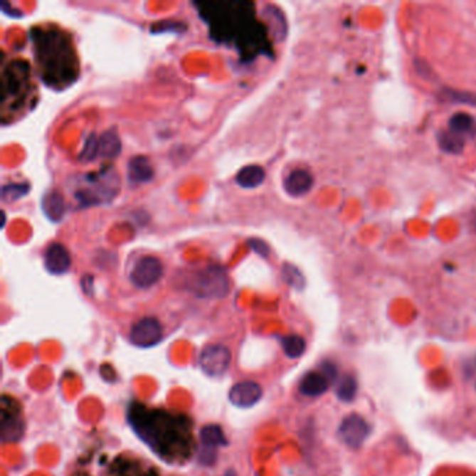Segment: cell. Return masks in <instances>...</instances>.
I'll use <instances>...</instances> for the list:
<instances>
[{
    "mask_svg": "<svg viewBox=\"0 0 476 476\" xmlns=\"http://www.w3.org/2000/svg\"><path fill=\"white\" fill-rule=\"evenodd\" d=\"M122 151L120 139L115 132H105L98 139V155L102 158H116Z\"/></svg>",
    "mask_w": 476,
    "mask_h": 476,
    "instance_id": "obj_17",
    "label": "cell"
},
{
    "mask_svg": "<svg viewBox=\"0 0 476 476\" xmlns=\"http://www.w3.org/2000/svg\"><path fill=\"white\" fill-rule=\"evenodd\" d=\"M438 142L440 148L448 154H460L465 147V140L458 134L453 133L451 130L440 132L438 134Z\"/></svg>",
    "mask_w": 476,
    "mask_h": 476,
    "instance_id": "obj_18",
    "label": "cell"
},
{
    "mask_svg": "<svg viewBox=\"0 0 476 476\" xmlns=\"http://www.w3.org/2000/svg\"><path fill=\"white\" fill-rule=\"evenodd\" d=\"M338 435L348 447L359 448L370 435V426L361 415H349L341 422Z\"/></svg>",
    "mask_w": 476,
    "mask_h": 476,
    "instance_id": "obj_6",
    "label": "cell"
},
{
    "mask_svg": "<svg viewBox=\"0 0 476 476\" xmlns=\"http://www.w3.org/2000/svg\"><path fill=\"white\" fill-rule=\"evenodd\" d=\"M97 155H98V139L95 136H91L85 143V147L81 152L80 159L81 161H92Z\"/></svg>",
    "mask_w": 476,
    "mask_h": 476,
    "instance_id": "obj_25",
    "label": "cell"
},
{
    "mask_svg": "<svg viewBox=\"0 0 476 476\" xmlns=\"http://www.w3.org/2000/svg\"><path fill=\"white\" fill-rule=\"evenodd\" d=\"M448 130L458 134L464 140L472 139L476 136V119L465 112L455 113L448 120Z\"/></svg>",
    "mask_w": 476,
    "mask_h": 476,
    "instance_id": "obj_12",
    "label": "cell"
},
{
    "mask_svg": "<svg viewBox=\"0 0 476 476\" xmlns=\"http://www.w3.org/2000/svg\"><path fill=\"white\" fill-rule=\"evenodd\" d=\"M282 274H284L285 281H287L291 287L296 288V290H303V287H305V278H303L302 273H300L295 265L285 264V265H284V270H282Z\"/></svg>",
    "mask_w": 476,
    "mask_h": 476,
    "instance_id": "obj_23",
    "label": "cell"
},
{
    "mask_svg": "<svg viewBox=\"0 0 476 476\" xmlns=\"http://www.w3.org/2000/svg\"><path fill=\"white\" fill-rule=\"evenodd\" d=\"M36 48L42 78L51 87H65L77 77V59L68 37L58 31H39Z\"/></svg>",
    "mask_w": 476,
    "mask_h": 476,
    "instance_id": "obj_1",
    "label": "cell"
},
{
    "mask_svg": "<svg viewBox=\"0 0 476 476\" xmlns=\"http://www.w3.org/2000/svg\"><path fill=\"white\" fill-rule=\"evenodd\" d=\"M24 435V423L16 415H3L1 421V440L4 443H16Z\"/></svg>",
    "mask_w": 476,
    "mask_h": 476,
    "instance_id": "obj_16",
    "label": "cell"
},
{
    "mask_svg": "<svg viewBox=\"0 0 476 476\" xmlns=\"http://www.w3.org/2000/svg\"><path fill=\"white\" fill-rule=\"evenodd\" d=\"M30 191V186L27 184H10L3 187L1 197L4 201H16L26 196Z\"/></svg>",
    "mask_w": 476,
    "mask_h": 476,
    "instance_id": "obj_22",
    "label": "cell"
},
{
    "mask_svg": "<svg viewBox=\"0 0 476 476\" xmlns=\"http://www.w3.org/2000/svg\"><path fill=\"white\" fill-rule=\"evenodd\" d=\"M313 187V176L306 169H295L284 181L285 191L292 197H300Z\"/></svg>",
    "mask_w": 476,
    "mask_h": 476,
    "instance_id": "obj_10",
    "label": "cell"
},
{
    "mask_svg": "<svg viewBox=\"0 0 476 476\" xmlns=\"http://www.w3.org/2000/svg\"><path fill=\"white\" fill-rule=\"evenodd\" d=\"M127 176L132 184H146L154 176V169L148 158L139 155L133 157L127 165Z\"/></svg>",
    "mask_w": 476,
    "mask_h": 476,
    "instance_id": "obj_13",
    "label": "cell"
},
{
    "mask_svg": "<svg viewBox=\"0 0 476 476\" xmlns=\"http://www.w3.org/2000/svg\"><path fill=\"white\" fill-rule=\"evenodd\" d=\"M225 476H236V474H235V472H233V471H231V470H229V471H228V472H226V475H225Z\"/></svg>",
    "mask_w": 476,
    "mask_h": 476,
    "instance_id": "obj_26",
    "label": "cell"
},
{
    "mask_svg": "<svg viewBox=\"0 0 476 476\" xmlns=\"http://www.w3.org/2000/svg\"><path fill=\"white\" fill-rule=\"evenodd\" d=\"M200 440L207 448H216L226 444V438L218 425L204 426L200 432Z\"/></svg>",
    "mask_w": 476,
    "mask_h": 476,
    "instance_id": "obj_20",
    "label": "cell"
},
{
    "mask_svg": "<svg viewBox=\"0 0 476 476\" xmlns=\"http://www.w3.org/2000/svg\"><path fill=\"white\" fill-rule=\"evenodd\" d=\"M445 98H447L450 102L465 104V105L476 107V94H472V92L455 91V90H447V91H445Z\"/></svg>",
    "mask_w": 476,
    "mask_h": 476,
    "instance_id": "obj_24",
    "label": "cell"
},
{
    "mask_svg": "<svg viewBox=\"0 0 476 476\" xmlns=\"http://www.w3.org/2000/svg\"><path fill=\"white\" fill-rule=\"evenodd\" d=\"M85 182L88 186L75 193L77 200L83 206H92L102 201H110L113 200L119 189V181L113 169L102 171L98 174H90L87 175Z\"/></svg>",
    "mask_w": 476,
    "mask_h": 476,
    "instance_id": "obj_2",
    "label": "cell"
},
{
    "mask_svg": "<svg viewBox=\"0 0 476 476\" xmlns=\"http://www.w3.org/2000/svg\"><path fill=\"white\" fill-rule=\"evenodd\" d=\"M162 326L154 317H146L139 320L130 331V341L136 347L149 348L157 345L162 339Z\"/></svg>",
    "mask_w": 476,
    "mask_h": 476,
    "instance_id": "obj_7",
    "label": "cell"
},
{
    "mask_svg": "<svg viewBox=\"0 0 476 476\" xmlns=\"http://www.w3.org/2000/svg\"><path fill=\"white\" fill-rule=\"evenodd\" d=\"M164 274V265L159 258L152 256L142 257L133 267L130 280L142 290L155 285Z\"/></svg>",
    "mask_w": 476,
    "mask_h": 476,
    "instance_id": "obj_4",
    "label": "cell"
},
{
    "mask_svg": "<svg viewBox=\"0 0 476 476\" xmlns=\"http://www.w3.org/2000/svg\"><path fill=\"white\" fill-rule=\"evenodd\" d=\"M42 208L45 216L53 222L62 220L65 216V199L59 191H51L43 197Z\"/></svg>",
    "mask_w": 476,
    "mask_h": 476,
    "instance_id": "obj_14",
    "label": "cell"
},
{
    "mask_svg": "<svg viewBox=\"0 0 476 476\" xmlns=\"http://www.w3.org/2000/svg\"><path fill=\"white\" fill-rule=\"evenodd\" d=\"M231 359V351L226 347L208 345L201 351L199 364L206 374L211 377H220L228 370Z\"/></svg>",
    "mask_w": 476,
    "mask_h": 476,
    "instance_id": "obj_5",
    "label": "cell"
},
{
    "mask_svg": "<svg viewBox=\"0 0 476 476\" xmlns=\"http://www.w3.org/2000/svg\"><path fill=\"white\" fill-rule=\"evenodd\" d=\"M45 268L53 275H62L69 271L72 265V257L69 250L62 243H52L45 252Z\"/></svg>",
    "mask_w": 476,
    "mask_h": 476,
    "instance_id": "obj_8",
    "label": "cell"
},
{
    "mask_svg": "<svg viewBox=\"0 0 476 476\" xmlns=\"http://www.w3.org/2000/svg\"><path fill=\"white\" fill-rule=\"evenodd\" d=\"M281 344L287 356L292 359L302 356L306 349V341L300 335H287L281 339Z\"/></svg>",
    "mask_w": 476,
    "mask_h": 476,
    "instance_id": "obj_21",
    "label": "cell"
},
{
    "mask_svg": "<svg viewBox=\"0 0 476 476\" xmlns=\"http://www.w3.org/2000/svg\"><path fill=\"white\" fill-rule=\"evenodd\" d=\"M265 179V172L258 165H248L243 166L236 174V184L243 189H256Z\"/></svg>",
    "mask_w": 476,
    "mask_h": 476,
    "instance_id": "obj_15",
    "label": "cell"
},
{
    "mask_svg": "<svg viewBox=\"0 0 476 476\" xmlns=\"http://www.w3.org/2000/svg\"><path fill=\"white\" fill-rule=\"evenodd\" d=\"M329 386L330 379L326 373L310 371L302 379L299 384V391L306 397H319L329 390Z\"/></svg>",
    "mask_w": 476,
    "mask_h": 476,
    "instance_id": "obj_11",
    "label": "cell"
},
{
    "mask_svg": "<svg viewBox=\"0 0 476 476\" xmlns=\"http://www.w3.org/2000/svg\"><path fill=\"white\" fill-rule=\"evenodd\" d=\"M190 291L199 297L221 299L229 292V278L223 268L208 265L190 278Z\"/></svg>",
    "mask_w": 476,
    "mask_h": 476,
    "instance_id": "obj_3",
    "label": "cell"
},
{
    "mask_svg": "<svg viewBox=\"0 0 476 476\" xmlns=\"http://www.w3.org/2000/svg\"><path fill=\"white\" fill-rule=\"evenodd\" d=\"M263 397V388L255 381H242L229 391V401L238 408H250Z\"/></svg>",
    "mask_w": 476,
    "mask_h": 476,
    "instance_id": "obj_9",
    "label": "cell"
},
{
    "mask_svg": "<svg viewBox=\"0 0 476 476\" xmlns=\"http://www.w3.org/2000/svg\"><path fill=\"white\" fill-rule=\"evenodd\" d=\"M356 391H358V383L355 377L351 374L342 376L335 388L337 397L344 403H351L355 398Z\"/></svg>",
    "mask_w": 476,
    "mask_h": 476,
    "instance_id": "obj_19",
    "label": "cell"
}]
</instances>
